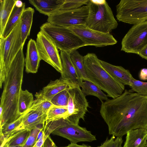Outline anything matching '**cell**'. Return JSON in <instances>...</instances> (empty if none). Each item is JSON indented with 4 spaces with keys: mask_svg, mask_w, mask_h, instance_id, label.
<instances>
[{
    "mask_svg": "<svg viewBox=\"0 0 147 147\" xmlns=\"http://www.w3.org/2000/svg\"><path fill=\"white\" fill-rule=\"evenodd\" d=\"M100 113L112 136L122 137L131 130H147V96L125 89L117 97L102 102Z\"/></svg>",
    "mask_w": 147,
    "mask_h": 147,
    "instance_id": "6da1fadb",
    "label": "cell"
},
{
    "mask_svg": "<svg viewBox=\"0 0 147 147\" xmlns=\"http://www.w3.org/2000/svg\"><path fill=\"white\" fill-rule=\"evenodd\" d=\"M22 47L12 61L3 83L0 106L3 108L0 119V127L18 119L17 107L20 92L22 90L25 58Z\"/></svg>",
    "mask_w": 147,
    "mask_h": 147,
    "instance_id": "7a4b0ae2",
    "label": "cell"
},
{
    "mask_svg": "<svg viewBox=\"0 0 147 147\" xmlns=\"http://www.w3.org/2000/svg\"><path fill=\"white\" fill-rule=\"evenodd\" d=\"M96 54L88 53L84 56L83 63L90 81L108 97L115 98L124 92L125 86L111 76L101 65Z\"/></svg>",
    "mask_w": 147,
    "mask_h": 147,
    "instance_id": "3957f363",
    "label": "cell"
},
{
    "mask_svg": "<svg viewBox=\"0 0 147 147\" xmlns=\"http://www.w3.org/2000/svg\"><path fill=\"white\" fill-rule=\"evenodd\" d=\"M87 5L88 14L85 24L86 26L106 33H110L117 28V22L106 0H89Z\"/></svg>",
    "mask_w": 147,
    "mask_h": 147,
    "instance_id": "277c9868",
    "label": "cell"
},
{
    "mask_svg": "<svg viewBox=\"0 0 147 147\" xmlns=\"http://www.w3.org/2000/svg\"><path fill=\"white\" fill-rule=\"evenodd\" d=\"M21 19L11 33L0 40V87L2 88L10 65L20 50L23 47L20 28Z\"/></svg>",
    "mask_w": 147,
    "mask_h": 147,
    "instance_id": "5b68a950",
    "label": "cell"
},
{
    "mask_svg": "<svg viewBox=\"0 0 147 147\" xmlns=\"http://www.w3.org/2000/svg\"><path fill=\"white\" fill-rule=\"evenodd\" d=\"M44 130L48 136L51 134L61 136L68 139L71 143L91 142L96 140V136L86 128L80 127L78 124L70 123L64 118L45 124Z\"/></svg>",
    "mask_w": 147,
    "mask_h": 147,
    "instance_id": "8992f818",
    "label": "cell"
},
{
    "mask_svg": "<svg viewBox=\"0 0 147 147\" xmlns=\"http://www.w3.org/2000/svg\"><path fill=\"white\" fill-rule=\"evenodd\" d=\"M40 29L60 51L70 53L86 46L81 39L68 28L55 25L47 22L41 26Z\"/></svg>",
    "mask_w": 147,
    "mask_h": 147,
    "instance_id": "52a82bcc",
    "label": "cell"
},
{
    "mask_svg": "<svg viewBox=\"0 0 147 147\" xmlns=\"http://www.w3.org/2000/svg\"><path fill=\"white\" fill-rule=\"evenodd\" d=\"M116 10L119 22L135 25L147 21V0H121Z\"/></svg>",
    "mask_w": 147,
    "mask_h": 147,
    "instance_id": "ba28073f",
    "label": "cell"
},
{
    "mask_svg": "<svg viewBox=\"0 0 147 147\" xmlns=\"http://www.w3.org/2000/svg\"><path fill=\"white\" fill-rule=\"evenodd\" d=\"M68 94L67 114L65 119L70 123L78 125L80 119L84 120L85 115L88 111V103L78 85L71 84Z\"/></svg>",
    "mask_w": 147,
    "mask_h": 147,
    "instance_id": "9c48e42d",
    "label": "cell"
},
{
    "mask_svg": "<svg viewBox=\"0 0 147 147\" xmlns=\"http://www.w3.org/2000/svg\"><path fill=\"white\" fill-rule=\"evenodd\" d=\"M88 14L87 5L75 9L59 10L48 16L47 22L55 25L67 28L72 26L85 25Z\"/></svg>",
    "mask_w": 147,
    "mask_h": 147,
    "instance_id": "30bf717a",
    "label": "cell"
},
{
    "mask_svg": "<svg viewBox=\"0 0 147 147\" xmlns=\"http://www.w3.org/2000/svg\"><path fill=\"white\" fill-rule=\"evenodd\" d=\"M121 51L138 55L147 45V21L134 25L123 38Z\"/></svg>",
    "mask_w": 147,
    "mask_h": 147,
    "instance_id": "8fae6325",
    "label": "cell"
},
{
    "mask_svg": "<svg viewBox=\"0 0 147 147\" xmlns=\"http://www.w3.org/2000/svg\"><path fill=\"white\" fill-rule=\"evenodd\" d=\"M36 44L41 60L61 73L62 67L60 55L58 49L52 40L40 30L37 34Z\"/></svg>",
    "mask_w": 147,
    "mask_h": 147,
    "instance_id": "7c38bea8",
    "label": "cell"
},
{
    "mask_svg": "<svg viewBox=\"0 0 147 147\" xmlns=\"http://www.w3.org/2000/svg\"><path fill=\"white\" fill-rule=\"evenodd\" d=\"M68 28L79 36L86 46L103 47L114 45L117 42L110 33H104L91 29L85 25L72 26Z\"/></svg>",
    "mask_w": 147,
    "mask_h": 147,
    "instance_id": "4fadbf2b",
    "label": "cell"
},
{
    "mask_svg": "<svg viewBox=\"0 0 147 147\" xmlns=\"http://www.w3.org/2000/svg\"><path fill=\"white\" fill-rule=\"evenodd\" d=\"M46 114L36 110H29L24 117L22 123L16 128L9 134L4 135L5 140L20 131L31 130L35 126L45 122Z\"/></svg>",
    "mask_w": 147,
    "mask_h": 147,
    "instance_id": "5bb4252c",
    "label": "cell"
},
{
    "mask_svg": "<svg viewBox=\"0 0 147 147\" xmlns=\"http://www.w3.org/2000/svg\"><path fill=\"white\" fill-rule=\"evenodd\" d=\"M60 57L62 67L61 78L68 80L71 84L78 85L80 87L83 81L78 74L71 61L69 53L60 51Z\"/></svg>",
    "mask_w": 147,
    "mask_h": 147,
    "instance_id": "9a60e30c",
    "label": "cell"
},
{
    "mask_svg": "<svg viewBox=\"0 0 147 147\" xmlns=\"http://www.w3.org/2000/svg\"><path fill=\"white\" fill-rule=\"evenodd\" d=\"M99 60L103 68L113 78L124 86H130L135 78L129 70L121 66L114 65L103 60Z\"/></svg>",
    "mask_w": 147,
    "mask_h": 147,
    "instance_id": "2e32d148",
    "label": "cell"
},
{
    "mask_svg": "<svg viewBox=\"0 0 147 147\" xmlns=\"http://www.w3.org/2000/svg\"><path fill=\"white\" fill-rule=\"evenodd\" d=\"M41 60L36 41L31 39L28 43L26 57L25 58V66L26 72L27 73H36Z\"/></svg>",
    "mask_w": 147,
    "mask_h": 147,
    "instance_id": "e0dca14e",
    "label": "cell"
},
{
    "mask_svg": "<svg viewBox=\"0 0 147 147\" xmlns=\"http://www.w3.org/2000/svg\"><path fill=\"white\" fill-rule=\"evenodd\" d=\"M71 84L68 80L60 78L59 79L51 81L41 91L36 94L50 101L55 95L69 88Z\"/></svg>",
    "mask_w": 147,
    "mask_h": 147,
    "instance_id": "ac0fdd59",
    "label": "cell"
},
{
    "mask_svg": "<svg viewBox=\"0 0 147 147\" xmlns=\"http://www.w3.org/2000/svg\"><path fill=\"white\" fill-rule=\"evenodd\" d=\"M65 0H30L29 3L39 13L49 16L60 9Z\"/></svg>",
    "mask_w": 147,
    "mask_h": 147,
    "instance_id": "d6986e66",
    "label": "cell"
},
{
    "mask_svg": "<svg viewBox=\"0 0 147 147\" xmlns=\"http://www.w3.org/2000/svg\"><path fill=\"white\" fill-rule=\"evenodd\" d=\"M147 130L144 129L131 130L126 134L123 147H144L147 144Z\"/></svg>",
    "mask_w": 147,
    "mask_h": 147,
    "instance_id": "ffe728a7",
    "label": "cell"
},
{
    "mask_svg": "<svg viewBox=\"0 0 147 147\" xmlns=\"http://www.w3.org/2000/svg\"><path fill=\"white\" fill-rule=\"evenodd\" d=\"M34 12L33 8L27 7L24 10L21 18L20 30L22 41L24 45L30 34Z\"/></svg>",
    "mask_w": 147,
    "mask_h": 147,
    "instance_id": "44dd1931",
    "label": "cell"
},
{
    "mask_svg": "<svg viewBox=\"0 0 147 147\" xmlns=\"http://www.w3.org/2000/svg\"><path fill=\"white\" fill-rule=\"evenodd\" d=\"M16 0H0V38L2 37L7 22L16 3Z\"/></svg>",
    "mask_w": 147,
    "mask_h": 147,
    "instance_id": "7402d4cb",
    "label": "cell"
},
{
    "mask_svg": "<svg viewBox=\"0 0 147 147\" xmlns=\"http://www.w3.org/2000/svg\"><path fill=\"white\" fill-rule=\"evenodd\" d=\"M25 7L24 3L21 7H19L15 5L7 22L1 38H6L11 33L20 20Z\"/></svg>",
    "mask_w": 147,
    "mask_h": 147,
    "instance_id": "603a6c76",
    "label": "cell"
},
{
    "mask_svg": "<svg viewBox=\"0 0 147 147\" xmlns=\"http://www.w3.org/2000/svg\"><path fill=\"white\" fill-rule=\"evenodd\" d=\"M69 54L72 62L80 79L83 81H90L87 76L84 65V56L77 50L71 52Z\"/></svg>",
    "mask_w": 147,
    "mask_h": 147,
    "instance_id": "cb8c5ba5",
    "label": "cell"
},
{
    "mask_svg": "<svg viewBox=\"0 0 147 147\" xmlns=\"http://www.w3.org/2000/svg\"><path fill=\"white\" fill-rule=\"evenodd\" d=\"M34 101L32 93L27 90H21L18 104V113L19 116H20L29 110Z\"/></svg>",
    "mask_w": 147,
    "mask_h": 147,
    "instance_id": "d4e9b609",
    "label": "cell"
},
{
    "mask_svg": "<svg viewBox=\"0 0 147 147\" xmlns=\"http://www.w3.org/2000/svg\"><path fill=\"white\" fill-rule=\"evenodd\" d=\"M81 88L82 92L85 96L91 95L98 98L101 102L109 99L108 96L100 89L91 82L85 81L83 82Z\"/></svg>",
    "mask_w": 147,
    "mask_h": 147,
    "instance_id": "484cf974",
    "label": "cell"
},
{
    "mask_svg": "<svg viewBox=\"0 0 147 147\" xmlns=\"http://www.w3.org/2000/svg\"><path fill=\"white\" fill-rule=\"evenodd\" d=\"M67 114V108L53 105L50 107L47 113L45 124L61 118L65 119Z\"/></svg>",
    "mask_w": 147,
    "mask_h": 147,
    "instance_id": "4316f807",
    "label": "cell"
},
{
    "mask_svg": "<svg viewBox=\"0 0 147 147\" xmlns=\"http://www.w3.org/2000/svg\"><path fill=\"white\" fill-rule=\"evenodd\" d=\"M35 96L36 98L29 110L40 111L46 114L48 110L53 105L50 101L36 94Z\"/></svg>",
    "mask_w": 147,
    "mask_h": 147,
    "instance_id": "83f0119b",
    "label": "cell"
},
{
    "mask_svg": "<svg viewBox=\"0 0 147 147\" xmlns=\"http://www.w3.org/2000/svg\"><path fill=\"white\" fill-rule=\"evenodd\" d=\"M31 130H23L9 138L5 144L8 146L24 145L30 133Z\"/></svg>",
    "mask_w": 147,
    "mask_h": 147,
    "instance_id": "f1b7e54d",
    "label": "cell"
},
{
    "mask_svg": "<svg viewBox=\"0 0 147 147\" xmlns=\"http://www.w3.org/2000/svg\"><path fill=\"white\" fill-rule=\"evenodd\" d=\"M69 88L59 92L52 98L50 101L53 105L67 108Z\"/></svg>",
    "mask_w": 147,
    "mask_h": 147,
    "instance_id": "f546056e",
    "label": "cell"
},
{
    "mask_svg": "<svg viewBox=\"0 0 147 147\" xmlns=\"http://www.w3.org/2000/svg\"><path fill=\"white\" fill-rule=\"evenodd\" d=\"M45 124H41L35 126L31 131L29 136L23 147H32L37 141L40 132L43 129Z\"/></svg>",
    "mask_w": 147,
    "mask_h": 147,
    "instance_id": "4dcf8cb0",
    "label": "cell"
},
{
    "mask_svg": "<svg viewBox=\"0 0 147 147\" xmlns=\"http://www.w3.org/2000/svg\"><path fill=\"white\" fill-rule=\"evenodd\" d=\"M131 89L128 91L130 92H136L138 94L147 96V82H144L134 79L130 86Z\"/></svg>",
    "mask_w": 147,
    "mask_h": 147,
    "instance_id": "1f68e13d",
    "label": "cell"
},
{
    "mask_svg": "<svg viewBox=\"0 0 147 147\" xmlns=\"http://www.w3.org/2000/svg\"><path fill=\"white\" fill-rule=\"evenodd\" d=\"M89 1V0H65L60 10L77 9L84 5H87Z\"/></svg>",
    "mask_w": 147,
    "mask_h": 147,
    "instance_id": "d6a6232c",
    "label": "cell"
},
{
    "mask_svg": "<svg viewBox=\"0 0 147 147\" xmlns=\"http://www.w3.org/2000/svg\"><path fill=\"white\" fill-rule=\"evenodd\" d=\"M28 111L21 115L16 120L1 127L0 134L4 135H6L10 133L22 123L24 117L27 113Z\"/></svg>",
    "mask_w": 147,
    "mask_h": 147,
    "instance_id": "836d02e7",
    "label": "cell"
},
{
    "mask_svg": "<svg viewBox=\"0 0 147 147\" xmlns=\"http://www.w3.org/2000/svg\"><path fill=\"white\" fill-rule=\"evenodd\" d=\"M123 142L122 137H117L112 136L109 139L106 140L101 145L98 147H122Z\"/></svg>",
    "mask_w": 147,
    "mask_h": 147,
    "instance_id": "e575fe53",
    "label": "cell"
},
{
    "mask_svg": "<svg viewBox=\"0 0 147 147\" xmlns=\"http://www.w3.org/2000/svg\"><path fill=\"white\" fill-rule=\"evenodd\" d=\"M49 136L45 134L43 130L42 134L40 138L37 141L32 147H42L45 140Z\"/></svg>",
    "mask_w": 147,
    "mask_h": 147,
    "instance_id": "d590c367",
    "label": "cell"
},
{
    "mask_svg": "<svg viewBox=\"0 0 147 147\" xmlns=\"http://www.w3.org/2000/svg\"><path fill=\"white\" fill-rule=\"evenodd\" d=\"M43 146V147H55L56 145L49 136L44 142Z\"/></svg>",
    "mask_w": 147,
    "mask_h": 147,
    "instance_id": "8d00e7d4",
    "label": "cell"
},
{
    "mask_svg": "<svg viewBox=\"0 0 147 147\" xmlns=\"http://www.w3.org/2000/svg\"><path fill=\"white\" fill-rule=\"evenodd\" d=\"M139 77L140 79L142 80H147V68L142 69L140 72Z\"/></svg>",
    "mask_w": 147,
    "mask_h": 147,
    "instance_id": "74e56055",
    "label": "cell"
},
{
    "mask_svg": "<svg viewBox=\"0 0 147 147\" xmlns=\"http://www.w3.org/2000/svg\"><path fill=\"white\" fill-rule=\"evenodd\" d=\"M138 55L142 58L147 60V45L141 50Z\"/></svg>",
    "mask_w": 147,
    "mask_h": 147,
    "instance_id": "f35d334b",
    "label": "cell"
},
{
    "mask_svg": "<svg viewBox=\"0 0 147 147\" xmlns=\"http://www.w3.org/2000/svg\"><path fill=\"white\" fill-rule=\"evenodd\" d=\"M55 147H58L56 146ZM63 147H92L90 146L83 144L81 145H78L77 144L71 143L69 144L67 146Z\"/></svg>",
    "mask_w": 147,
    "mask_h": 147,
    "instance_id": "ab89813d",
    "label": "cell"
},
{
    "mask_svg": "<svg viewBox=\"0 0 147 147\" xmlns=\"http://www.w3.org/2000/svg\"><path fill=\"white\" fill-rule=\"evenodd\" d=\"M24 3L21 1L16 0L15 5L19 7H21L23 5Z\"/></svg>",
    "mask_w": 147,
    "mask_h": 147,
    "instance_id": "60d3db41",
    "label": "cell"
},
{
    "mask_svg": "<svg viewBox=\"0 0 147 147\" xmlns=\"http://www.w3.org/2000/svg\"><path fill=\"white\" fill-rule=\"evenodd\" d=\"M23 145H18L16 146H8L6 144H5L3 147H23Z\"/></svg>",
    "mask_w": 147,
    "mask_h": 147,
    "instance_id": "b9f144b4",
    "label": "cell"
},
{
    "mask_svg": "<svg viewBox=\"0 0 147 147\" xmlns=\"http://www.w3.org/2000/svg\"><path fill=\"white\" fill-rule=\"evenodd\" d=\"M144 147H147V144L144 146Z\"/></svg>",
    "mask_w": 147,
    "mask_h": 147,
    "instance_id": "7bdbcfd3",
    "label": "cell"
},
{
    "mask_svg": "<svg viewBox=\"0 0 147 147\" xmlns=\"http://www.w3.org/2000/svg\"><path fill=\"white\" fill-rule=\"evenodd\" d=\"M42 147H43V146H42Z\"/></svg>",
    "mask_w": 147,
    "mask_h": 147,
    "instance_id": "ee69618b",
    "label": "cell"
},
{
    "mask_svg": "<svg viewBox=\"0 0 147 147\" xmlns=\"http://www.w3.org/2000/svg\"></svg>",
    "mask_w": 147,
    "mask_h": 147,
    "instance_id": "f6af8a7d",
    "label": "cell"
}]
</instances>
